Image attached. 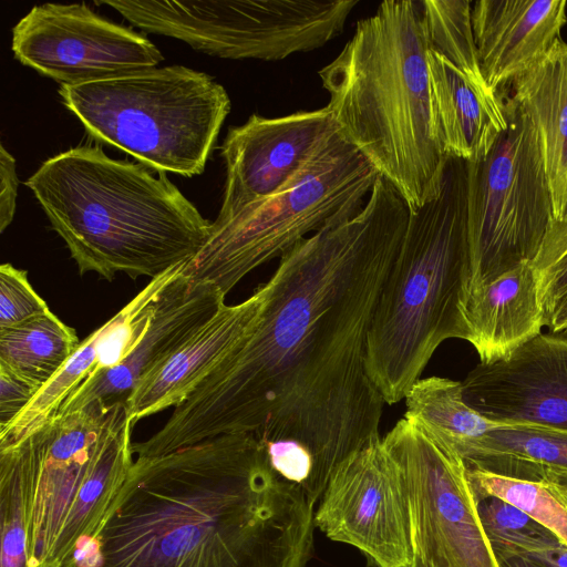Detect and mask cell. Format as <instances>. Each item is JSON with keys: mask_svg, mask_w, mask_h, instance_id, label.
<instances>
[{"mask_svg": "<svg viewBox=\"0 0 567 567\" xmlns=\"http://www.w3.org/2000/svg\"><path fill=\"white\" fill-rule=\"evenodd\" d=\"M411 209L383 176L352 217L280 257L249 332L133 453L158 456L223 434L286 441L317 504L334 470L380 437L385 404L365 365L367 338Z\"/></svg>", "mask_w": 567, "mask_h": 567, "instance_id": "1", "label": "cell"}, {"mask_svg": "<svg viewBox=\"0 0 567 567\" xmlns=\"http://www.w3.org/2000/svg\"><path fill=\"white\" fill-rule=\"evenodd\" d=\"M316 504L250 433L140 456L63 567H306Z\"/></svg>", "mask_w": 567, "mask_h": 567, "instance_id": "2", "label": "cell"}, {"mask_svg": "<svg viewBox=\"0 0 567 567\" xmlns=\"http://www.w3.org/2000/svg\"><path fill=\"white\" fill-rule=\"evenodd\" d=\"M24 184L81 275L153 279L190 260L212 231L165 173L114 159L99 145L48 158Z\"/></svg>", "mask_w": 567, "mask_h": 567, "instance_id": "3", "label": "cell"}, {"mask_svg": "<svg viewBox=\"0 0 567 567\" xmlns=\"http://www.w3.org/2000/svg\"><path fill=\"white\" fill-rule=\"evenodd\" d=\"M319 76L341 134L411 212L421 207L446 158L434 126L422 0L381 2Z\"/></svg>", "mask_w": 567, "mask_h": 567, "instance_id": "4", "label": "cell"}, {"mask_svg": "<svg viewBox=\"0 0 567 567\" xmlns=\"http://www.w3.org/2000/svg\"><path fill=\"white\" fill-rule=\"evenodd\" d=\"M125 404L55 416L0 450V524L25 528L27 567H63L102 525L134 463Z\"/></svg>", "mask_w": 567, "mask_h": 567, "instance_id": "5", "label": "cell"}, {"mask_svg": "<svg viewBox=\"0 0 567 567\" xmlns=\"http://www.w3.org/2000/svg\"><path fill=\"white\" fill-rule=\"evenodd\" d=\"M471 279L467 162L446 156L435 193L411 212L368 332L367 371L385 403L405 399L445 340L468 341Z\"/></svg>", "mask_w": 567, "mask_h": 567, "instance_id": "6", "label": "cell"}, {"mask_svg": "<svg viewBox=\"0 0 567 567\" xmlns=\"http://www.w3.org/2000/svg\"><path fill=\"white\" fill-rule=\"evenodd\" d=\"M59 95L94 140L159 172H204L230 99L210 75L183 65L61 85Z\"/></svg>", "mask_w": 567, "mask_h": 567, "instance_id": "7", "label": "cell"}, {"mask_svg": "<svg viewBox=\"0 0 567 567\" xmlns=\"http://www.w3.org/2000/svg\"><path fill=\"white\" fill-rule=\"evenodd\" d=\"M380 173L337 127L276 193L223 224L212 223L186 262L188 286L213 284L226 296L246 275L281 257L307 235L355 215Z\"/></svg>", "mask_w": 567, "mask_h": 567, "instance_id": "8", "label": "cell"}, {"mask_svg": "<svg viewBox=\"0 0 567 567\" xmlns=\"http://www.w3.org/2000/svg\"><path fill=\"white\" fill-rule=\"evenodd\" d=\"M501 96L506 128L487 155L467 162L470 296L532 262L554 220L539 135L515 100Z\"/></svg>", "mask_w": 567, "mask_h": 567, "instance_id": "9", "label": "cell"}, {"mask_svg": "<svg viewBox=\"0 0 567 567\" xmlns=\"http://www.w3.org/2000/svg\"><path fill=\"white\" fill-rule=\"evenodd\" d=\"M382 443L403 478L414 551L440 567H498L478 520L463 458L405 417Z\"/></svg>", "mask_w": 567, "mask_h": 567, "instance_id": "10", "label": "cell"}, {"mask_svg": "<svg viewBox=\"0 0 567 567\" xmlns=\"http://www.w3.org/2000/svg\"><path fill=\"white\" fill-rule=\"evenodd\" d=\"M14 58L61 85L155 69L161 51L142 33L95 13L86 3L34 6L12 29Z\"/></svg>", "mask_w": 567, "mask_h": 567, "instance_id": "11", "label": "cell"}, {"mask_svg": "<svg viewBox=\"0 0 567 567\" xmlns=\"http://www.w3.org/2000/svg\"><path fill=\"white\" fill-rule=\"evenodd\" d=\"M315 524L332 542L358 549L372 567H411L406 492L382 439L334 470L316 507Z\"/></svg>", "mask_w": 567, "mask_h": 567, "instance_id": "12", "label": "cell"}, {"mask_svg": "<svg viewBox=\"0 0 567 567\" xmlns=\"http://www.w3.org/2000/svg\"><path fill=\"white\" fill-rule=\"evenodd\" d=\"M338 126L328 106L279 117L252 114L228 130L221 146L226 181L223 224L276 193L302 167L319 143Z\"/></svg>", "mask_w": 567, "mask_h": 567, "instance_id": "13", "label": "cell"}, {"mask_svg": "<svg viewBox=\"0 0 567 567\" xmlns=\"http://www.w3.org/2000/svg\"><path fill=\"white\" fill-rule=\"evenodd\" d=\"M462 390L493 422L567 432V337L540 332L502 360L480 362Z\"/></svg>", "mask_w": 567, "mask_h": 567, "instance_id": "14", "label": "cell"}, {"mask_svg": "<svg viewBox=\"0 0 567 567\" xmlns=\"http://www.w3.org/2000/svg\"><path fill=\"white\" fill-rule=\"evenodd\" d=\"M225 297L213 284L188 286L182 274L162 297L134 352L121 365L87 379L64 402L56 416L96 400L106 408L126 404L136 383L213 318L225 305Z\"/></svg>", "mask_w": 567, "mask_h": 567, "instance_id": "15", "label": "cell"}, {"mask_svg": "<svg viewBox=\"0 0 567 567\" xmlns=\"http://www.w3.org/2000/svg\"><path fill=\"white\" fill-rule=\"evenodd\" d=\"M265 298L262 284L243 302L225 303L174 353L146 373L125 404L133 423L184 402L249 332Z\"/></svg>", "mask_w": 567, "mask_h": 567, "instance_id": "16", "label": "cell"}, {"mask_svg": "<svg viewBox=\"0 0 567 567\" xmlns=\"http://www.w3.org/2000/svg\"><path fill=\"white\" fill-rule=\"evenodd\" d=\"M565 0H478L472 27L482 74L498 92L540 61L567 22Z\"/></svg>", "mask_w": 567, "mask_h": 567, "instance_id": "17", "label": "cell"}, {"mask_svg": "<svg viewBox=\"0 0 567 567\" xmlns=\"http://www.w3.org/2000/svg\"><path fill=\"white\" fill-rule=\"evenodd\" d=\"M427 65L434 126L443 153L466 162L483 158L507 125L499 91L482 89L429 47Z\"/></svg>", "mask_w": 567, "mask_h": 567, "instance_id": "18", "label": "cell"}, {"mask_svg": "<svg viewBox=\"0 0 567 567\" xmlns=\"http://www.w3.org/2000/svg\"><path fill=\"white\" fill-rule=\"evenodd\" d=\"M468 341L481 363L506 358L540 333L544 311L530 262L522 264L473 292L467 301Z\"/></svg>", "mask_w": 567, "mask_h": 567, "instance_id": "19", "label": "cell"}, {"mask_svg": "<svg viewBox=\"0 0 567 567\" xmlns=\"http://www.w3.org/2000/svg\"><path fill=\"white\" fill-rule=\"evenodd\" d=\"M511 84V96L539 135L557 220L567 210V42L557 39L540 61Z\"/></svg>", "mask_w": 567, "mask_h": 567, "instance_id": "20", "label": "cell"}, {"mask_svg": "<svg viewBox=\"0 0 567 567\" xmlns=\"http://www.w3.org/2000/svg\"><path fill=\"white\" fill-rule=\"evenodd\" d=\"M463 461L468 468L542 482L547 471L567 470V432L504 424L488 431Z\"/></svg>", "mask_w": 567, "mask_h": 567, "instance_id": "21", "label": "cell"}, {"mask_svg": "<svg viewBox=\"0 0 567 567\" xmlns=\"http://www.w3.org/2000/svg\"><path fill=\"white\" fill-rule=\"evenodd\" d=\"M404 417L454 450L464 458L492 429L493 422L463 398L462 382L442 377L419 379L405 396Z\"/></svg>", "mask_w": 567, "mask_h": 567, "instance_id": "22", "label": "cell"}, {"mask_svg": "<svg viewBox=\"0 0 567 567\" xmlns=\"http://www.w3.org/2000/svg\"><path fill=\"white\" fill-rule=\"evenodd\" d=\"M81 344L75 330L51 310L10 328H0V368L42 386Z\"/></svg>", "mask_w": 567, "mask_h": 567, "instance_id": "23", "label": "cell"}, {"mask_svg": "<svg viewBox=\"0 0 567 567\" xmlns=\"http://www.w3.org/2000/svg\"><path fill=\"white\" fill-rule=\"evenodd\" d=\"M97 330L86 337L65 364L47 381L28 405L0 430V450L13 446L51 422L64 402L96 372Z\"/></svg>", "mask_w": 567, "mask_h": 567, "instance_id": "24", "label": "cell"}, {"mask_svg": "<svg viewBox=\"0 0 567 567\" xmlns=\"http://www.w3.org/2000/svg\"><path fill=\"white\" fill-rule=\"evenodd\" d=\"M472 492L481 527L494 557L539 553L563 544L554 532L516 506L493 495Z\"/></svg>", "mask_w": 567, "mask_h": 567, "instance_id": "25", "label": "cell"}, {"mask_svg": "<svg viewBox=\"0 0 567 567\" xmlns=\"http://www.w3.org/2000/svg\"><path fill=\"white\" fill-rule=\"evenodd\" d=\"M427 47L436 50L473 82L493 91L486 83L474 40L472 7L467 0H422Z\"/></svg>", "mask_w": 567, "mask_h": 567, "instance_id": "26", "label": "cell"}, {"mask_svg": "<svg viewBox=\"0 0 567 567\" xmlns=\"http://www.w3.org/2000/svg\"><path fill=\"white\" fill-rule=\"evenodd\" d=\"M467 468L471 488L499 497L554 532L567 545V506L549 485Z\"/></svg>", "mask_w": 567, "mask_h": 567, "instance_id": "27", "label": "cell"}, {"mask_svg": "<svg viewBox=\"0 0 567 567\" xmlns=\"http://www.w3.org/2000/svg\"><path fill=\"white\" fill-rule=\"evenodd\" d=\"M530 264L537 277L538 298L545 318L567 291V210L550 224Z\"/></svg>", "mask_w": 567, "mask_h": 567, "instance_id": "28", "label": "cell"}, {"mask_svg": "<svg viewBox=\"0 0 567 567\" xmlns=\"http://www.w3.org/2000/svg\"><path fill=\"white\" fill-rule=\"evenodd\" d=\"M31 286L28 272L9 262L0 266V328H10L49 311Z\"/></svg>", "mask_w": 567, "mask_h": 567, "instance_id": "29", "label": "cell"}, {"mask_svg": "<svg viewBox=\"0 0 567 567\" xmlns=\"http://www.w3.org/2000/svg\"><path fill=\"white\" fill-rule=\"evenodd\" d=\"M40 388L0 368V430L18 416Z\"/></svg>", "mask_w": 567, "mask_h": 567, "instance_id": "30", "label": "cell"}, {"mask_svg": "<svg viewBox=\"0 0 567 567\" xmlns=\"http://www.w3.org/2000/svg\"><path fill=\"white\" fill-rule=\"evenodd\" d=\"M19 179L14 157L0 146V233L12 223L18 197Z\"/></svg>", "mask_w": 567, "mask_h": 567, "instance_id": "31", "label": "cell"}, {"mask_svg": "<svg viewBox=\"0 0 567 567\" xmlns=\"http://www.w3.org/2000/svg\"><path fill=\"white\" fill-rule=\"evenodd\" d=\"M544 326L555 333L567 331V291L555 302L550 312L544 318Z\"/></svg>", "mask_w": 567, "mask_h": 567, "instance_id": "32", "label": "cell"}, {"mask_svg": "<svg viewBox=\"0 0 567 567\" xmlns=\"http://www.w3.org/2000/svg\"><path fill=\"white\" fill-rule=\"evenodd\" d=\"M525 555L549 567H567V545L565 544H560L558 547L550 550L525 553Z\"/></svg>", "mask_w": 567, "mask_h": 567, "instance_id": "33", "label": "cell"}, {"mask_svg": "<svg viewBox=\"0 0 567 567\" xmlns=\"http://www.w3.org/2000/svg\"><path fill=\"white\" fill-rule=\"evenodd\" d=\"M542 483H546L567 506V470L547 471Z\"/></svg>", "mask_w": 567, "mask_h": 567, "instance_id": "34", "label": "cell"}, {"mask_svg": "<svg viewBox=\"0 0 567 567\" xmlns=\"http://www.w3.org/2000/svg\"><path fill=\"white\" fill-rule=\"evenodd\" d=\"M498 567H549L525 554H508L495 557Z\"/></svg>", "mask_w": 567, "mask_h": 567, "instance_id": "35", "label": "cell"}, {"mask_svg": "<svg viewBox=\"0 0 567 567\" xmlns=\"http://www.w3.org/2000/svg\"><path fill=\"white\" fill-rule=\"evenodd\" d=\"M411 567H440L431 559H427L416 551H414V557Z\"/></svg>", "mask_w": 567, "mask_h": 567, "instance_id": "36", "label": "cell"}]
</instances>
